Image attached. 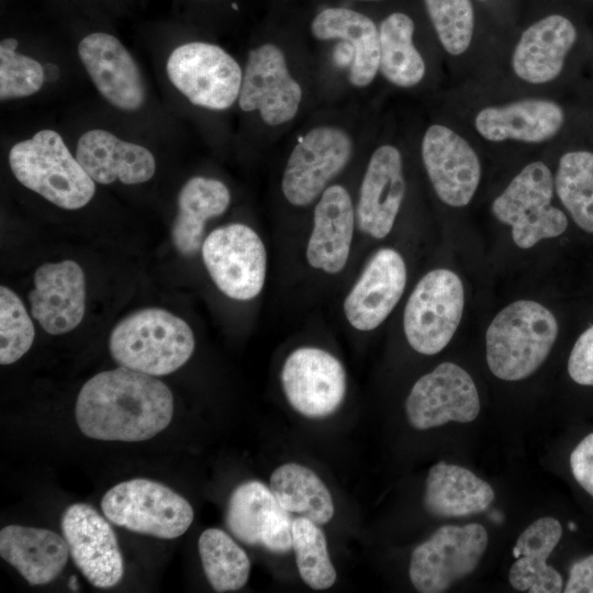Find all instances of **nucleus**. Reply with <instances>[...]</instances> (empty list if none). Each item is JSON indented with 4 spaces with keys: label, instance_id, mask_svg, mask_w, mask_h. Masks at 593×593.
Instances as JSON below:
<instances>
[{
    "label": "nucleus",
    "instance_id": "26",
    "mask_svg": "<svg viewBox=\"0 0 593 593\" xmlns=\"http://www.w3.org/2000/svg\"><path fill=\"white\" fill-rule=\"evenodd\" d=\"M68 545L58 534L20 525L0 532V556L14 567L30 585L52 582L65 568Z\"/></svg>",
    "mask_w": 593,
    "mask_h": 593
},
{
    "label": "nucleus",
    "instance_id": "40",
    "mask_svg": "<svg viewBox=\"0 0 593 593\" xmlns=\"http://www.w3.org/2000/svg\"><path fill=\"white\" fill-rule=\"evenodd\" d=\"M570 468L577 482L593 497V433L572 450Z\"/></svg>",
    "mask_w": 593,
    "mask_h": 593
},
{
    "label": "nucleus",
    "instance_id": "17",
    "mask_svg": "<svg viewBox=\"0 0 593 593\" xmlns=\"http://www.w3.org/2000/svg\"><path fill=\"white\" fill-rule=\"evenodd\" d=\"M422 159L444 203L461 208L472 200L480 183L481 164L462 136L445 125H430L423 136Z\"/></svg>",
    "mask_w": 593,
    "mask_h": 593
},
{
    "label": "nucleus",
    "instance_id": "2",
    "mask_svg": "<svg viewBox=\"0 0 593 593\" xmlns=\"http://www.w3.org/2000/svg\"><path fill=\"white\" fill-rule=\"evenodd\" d=\"M194 346L188 323L160 307H146L125 316L109 338L110 354L120 366L155 377L182 367Z\"/></svg>",
    "mask_w": 593,
    "mask_h": 593
},
{
    "label": "nucleus",
    "instance_id": "3",
    "mask_svg": "<svg viewBox=\"0 0 593 593\" xmlns=\"http://www.w3.org/2000/svg\"><path fill=\"white\" fill-rule=\"evenodd\" d=\"M558 336V322L546 306L518 300L500 311L486 335V362L505 381L533 374L548 357Z\"/></svg>",
    "mask_w": 593,
    "mask_h": 593
},
{
    "label": "nucleus",
    "instance_id": "12",
    "mask_svg": "<svg viewBox=\"0 0 593 593\" xmlns=\"http://www.w3.org/2000/svg\"><path fill=\"white\" fill-rule=\"evenodd\" d=\"M281 385L294 411L309 418H322L342 405L347 390L346 371L331 353L299 347L282 365Z\"/></svg>",
    "mask_w": 593,
    "mask_h": 593
},
{
    "label": "nucleus",
    "instance_id": "21",
    "mask_svg": "<svg viewBox=\"0 0 593 593\" xmlns=\"http://www.w3.org/2000/svg\"><path fill=\"white\" fill-rule=\"evenodd\" d=\"M405 192L402 156L392 145L371 155L365 171L356 209L359 230L377 239L392 230Z\"/></svg>",
    "mask_w": 593,
    "mask_h": 593
},
{
    "label": "nucleus",
    "instance_id": "28",
    "mask_svg": "<svg viewBox=\"0 0 593 593\" xmlns=\"http://www.w3.org/2000/svg\"><path fill=\"white\" fill-rule=\"evenodd\" d=\"M311 32L318 40L349 44L351 85L361 88L371 83L379 70L380 46L379 30L370 18L346 8H327L313 19Z\"/></svg>",
    "mask_w": 593,
    "mask_h": 593
},
{
    "label": "nucleus",
    "instance_id": "30",
    "mask_svg": "<svg viewBox=\"0 0 593 593\" xmlns=\"http://www.w3.org/2000/svg\"><path fill=\"white\" fill-rule=\"evenodd\" d=\"M231 202L227 187L220 180L195 176L178 194V213L171 227L176 250L186 257L202 247L205 223L223 214Z\"/></svg>",
    "mask_w": 593,
    "mask_h": 593
},
{
    "label": "nucleus",
    "instance_id": "24",
    "mask_svg": "<svg viewBox=\"0 0 593 593\" xmlns=\"http://www.w3.org/2000/svg\"><path fill=\"white\" fill-rule=\"evenodd\" d=\"M575 40L574 25L560 14L535 22L523 32L516 44L512 57L514 72L530 83H546L556 79Z\"/></svg>",
    "mask_w": 593,
    "mask_h": 593
},
{
    "label": "nucleus",
    "instance_id": "27",
    "mask_svg": "<svg viewBox=\"0 0 593 593\" xmlns=\"http://www.w3.org/2000/svg\"><path fill=\"white\" fill-rule=\"evenodd\" d=\"M562 536V526L553 517H540L519 535L513 548L516 558L508 572L511 585L519 592L559 593L561 574L547 559Z\"/></svg>",
    "mask_w": 593,
    "mask_h": 593
},
{
    "label": "nucleus",
    "instance_id": "39",
    "mask_svg": "<svg viewBox=\"0 0 593 593\" xmlns=\"http://www.w3.org/2000/svg\"><path fill=\"white\" fill-rule=\"evenodd\" d=\"M568 373L581 385H593V324L574 343L569 359Z\"/></svg>",
    "mask_w": 593,
    "mask_h": 593
},
{
    "label": "nucleus",
    "instance_id": "7",
    "mask_svg": "<svg viewBox=\"0 0 593 593\" xmlns=\"http://www.w3.org/2000/svg\"><path fill=\"white\" fill-rule=\"evenodd\" d=\"M465 291L461 279L449 269L427 272L412 291L403 314L410 346L423 355L441 351L462 317Z\"/></svg>",
    "mask_w": 593,
    "mask_h": 593
},
{
    "label": "nucleus",
    "instance_id": "25",
    "mask_svg": "<svg viewBox=\"0 0 593 593\" xmlns=\"http://www.w3.org/2000/svg\"><path fill=\"white\" fill-rule=\"evenodd\" d=\"M562 108L545 99H524L482 109L474 119L478 133L491 142L541 143L562 127Z\"/></svg>",
    "mask_w": 593,
    "mask_h": 593
},
{
    "label": "nucleus",
    "instance_id": "14",
    "mask_svg": "<svg viewBox=\"0 0 593 593\" xmlns=\"http://www.w3.org/2000/svg\"><path fill=\"white\" fill-rule=\"evenodd\" d=\"M60 525L74 563L92 585L109 589L120 583L123 557L105 516L89 504L75 503L64 511Z\"/></svg>",
    "mask_w": 593,
    "mask_h": 593
},
{
    "label": "nucleus",
    "instance_id": "37",
    "mask_svg": "<svg viewBox=\"0 0 593 593\" xmlns=\"http://www.w3.org/2000/svg\"><path fill=\"white\" fill-rule=\"evenodd\" d=\"M34 324L21 299L8 287H0V363L19 360L32 346Z\"/></svg>",
    "mask_w": 593,
    "mask_h": 593
},
{
    "label": "nucleus",
    "instance_id": "29",
    "mask_svg": "<svg viewBox=\"0 0 593 593\" xmlns=\"http://www.w3.org/2000/svg\"><path fill=\"white\" fill-rule=\"evenodd\" d=\"M494 496L492 486L469 469L439 461L428 471L423 503L435 517H463L484 512Z\"/></svg>",
    "mask_w": 593,
    "mask_h": 593
},
{
    "label": "nucleus",
    "instance_id": "41",
    "mask_svg": "<svg viewBox=\"0 0 593 593\" xmlns=\"http://www.w3.org/2000/svg\"><path fill=\"white\" fill-rule=\"evenodd\" d=\"M564 593H593V555L575 561L569 570Z\"/></svg>",
    "mask_w": 593,
    "mask_h": 593
},
{
    "label": "nucleus",
    "instance_id": "31",
    "mask_svg": "<svg viewBox=\"0 0 593 593\" xmlns=\"http://www.w3.org/2000/svg\"><path fill=\"white\" fill-rule=\"evenodd\" d=\"M269 488L289 513L299 514L320 526L334 516L331 492L320 477L303 465L289 462L278 467L270 477Z\"/></svg>",
    "mask_w": 593,
    "mask_h": 593
},
{
    "label": "nucleus",
    "instance_id": "33",
    "mask_svg": "<svg viewBox=\"0 0 593 593\" xmlns=\"http://www.w3.org/2000/svg\"><path fill=\"white\" fill-rule=\"evenodd\" d=\"M204 574L216 592H233L248 581L250 560L245 550L220 528H208L199 537Z\"/></svg>",
    "mask_w": 593,
    "mask_h": 593
},
{
    "label": "nucleus",
    "instance_id": "10",
    "mask_svg": "<svg viewBox=\"0 0 593 593\" xmlns=\"http://www.w3.org/2000/svg\"><path fill=\"white\" fill-rule=\"evenodd\" d=\"M204 266L219 290L237 301L256 298L267 272V251L249 226L232 223L213 230L201 247Z\"/></svg>",
    "mask_w": 593,
    "mask_h": 593
},
{
    "label": "nucleus",
    "instance_id": "34",
    "mask_svg": "<svg viewBox=\"0 0 593 593\" xmlns=\"http://www.w3.org/2000/svg\"><path fill=\"white\" fill-rule=\"evenodd\" d=\"M555 189L574 223L593 234V153L564 154L559 160Z\"/></svg>",
    "mask_w": 593,
    "mask_h": 593
},
{
    "label": "nucleus",
    "instance_id": "32",
    "mask_svg": "<svg viewBox=\"0 0 593 593\" xmlns=\"http://www.w3.org/2000/svg\"><path fill=\"white\" fill-rule=\"evenodd\" d=\"M414 22L402 12L388 15L379 27V70L391 83L410 88L423 79L425 61L413 43Z\"/></svg>",
    "mask_w": 593,
    "mask_h": 593
},
{
    "label": "nucleus",
    "instance_id": "36",
    "mask_svg": "<svg viewBox=\"0 0 593 593\" xmlns=\"http://www.w3.org/2000/svg\"><path fill=\"white\" fill-rule=\"evenodd\" d=\"M428 16L451 55L465 53L472 40L474 13L470 0H424Z\"/></svg>",
    "mask_w": 593,
    "mask_h": 593
},
{
    "label": "nucleus",
    "instance_id": "20",
    "mask_svg": "<svg viewBox=\"0 0 593 593\" xmlns=\"http://www.w3.org/2000/svg\"><path fill=\"white\" fill-rule=\"evenodd\" d=\"M29 293L31 314L51 335L75 329L86 311V279L74 260L46 262L38 267Z\"/></svg>",
    "mask_w": 593,
    "mask_h": 593
},
{
    "label": "nucleus",
    "instance_id": "9",
    "mask_svg": "<svg viewBox=\"0 0 593 593\" xmlns=\"http://www.w3.org/2000/svg\"><path fill=\"white\" fill-rule=\"evenodd\" d=\"M166 71L170 82L194 105L226 110L238 99L242 69L217 45L190 42L176 47Z\"/></svg>",
    "mask_w": 593,
    "mask_h": 593
},
{
    "label": "nucleus",
    "instance_id": "1",
    "mask_svg": "<svg viewBox=\"0 0 593 593\" xmlns=\"http://www.w3.org/2000/svg\"><path fill=\"white\" fill-rule=\"evenodd\" d=\"M172 413L174 396L163 381L122 366L90 378L75 409L83 435L119 441L156 436L170 424Z\"/></svg>",
    "mask_w": 593,
    "mask_h": 593
},
{
    "label": "nucleus",
    "instance_id": "23",
    "mask_svg": "<svg viewBox=\"0 0 593 593\" xmlns=\"http://www.w3.org/2000/svg\"><path fill=\"white\" fill-rule=\"evenodd\" d=\"M76 158L94 182L124 184L148 181L155 174L154 155L144 146L130 143L114 134L94 128L80 136Z\"/></svg>",
    "mask_w": 593,
    "mask_h": 593
},
{
    "label": "nucleus",
    "instance_id": "42",
    "mask_svg": "<svg viewBox=\"0 0 593 593\" xmlns=\"http://www.w3.org/2000/svg\"><path fill=\"white\" fill-rule=\"evenodd\" d=\"M76 583H77V579L74 578V577H71V579H70V586H71L72 590L77 589Z\"/></svg>",
    "mask_w": 593,
    "mask_h": 593
},
{
    "label": "nucleus",
    "instance_id": "38",
    "mask_svg": "<svg viewBox=\"0 0 593 593\" xmlns=\"http://www.w3.org/2000/svg\"><path fill=\"white\" fill-rule=\"evenodd\" d=\"M18 41L5 38L0 43V99H20L41 90L45 69L34 58L18 53Z\"/></svg>",
    "mask_w": 593,
    "mask_h": 593
},
{
    "label": "nucleus",
    "instance_id": "6",
    "mask_svg": "<svg viewBox=\"0 0 593 593\" xmlns=\"http://www.w3.org/2000/svg\"><path fill=\"white\" fill-rule=\"evenodd\" d=\"M553 188L555 180L548 166L533 161L493 201V215L512 227L513 240L519 248L528 249L566 232V214L551 205Z\"/></svg>",
    "mask_w": 593,
    "mask_h": 593
},
{
    "label": "nucleus",
    "instance_id": "5",
    "mask_svg": "<svg viewBox=\"0 0 593 593\" xmlns=\"http://www.w3.org/2000/svg\"><path fill=\"white\" fill-rule=\"evenodd\" d=\"M100 505L112 524L161 539L183 535L194 517L183 496L163 483L143 478L118 483L103 495Z\"/></svg>",
    "mask_w": 593,
    "mask_h": 593
},
{
    "label": "nucleus",
    "instance_id": "16",
    "mask_svg": "<svg viewBox=\"0 0 593 593\" xmlns=\"http://www.w3.org/2000/svg\"><path fill=\"white\" fill-rule=\"evenodd\" d=\"M291 513L278 503L270 488L258 480L237 485L227 503L225 523L239 541L273 553L292 549Z\"/></svg>",
    "mask_w": 593,
    "mask_h": 593
},
{
    "label": "nucleus",
    "instance_id": "11",
    "mask_svg": "<svg viewBox=\"0 0 593 593\" xmlns=\"http://www.w3.org/2000/svg\"><path fill=\"white\" fill-rule=\"evenodd\" d=\"M350 136L335 126L309 131L292 149L282 175L281 189L289 203L305 206L327 188L348 164Z\"/></svg>",
    "mask_w": 593,
    "mask_h": 593
},
{
    "label": "nucleus",
    "instance_id": "8",
    "mask_svg": "<svg viewBox=\"0 0 593 593\" xmlns=\"http://www.w3.org/2000/svg\"><path fill=\"white\" fill-rule=\"evenodd\" d=\"M488 532L477 523L445 525L411 555L409 575L421 593H440L472 573L488 547Z\"/></svg>",
    "mask_w": 593,
    "mask_h": 593
},
{
    "label": "nucleus",
    "instance_id": "4",
    "mask_svg": "<svg viewBox=\"0 0 593 593\" xmlns=\"http://www.w3.org/2000/svg\"><path fill=\"white\" fill-rule=\"evenodd\" d=\"M9 165L21 184L61 209H80L94 195V181L53 130L14 144Z\"/></svg>",
    "mask_w": 593,
    "mask_h": 593
},
{
    "label": "nucleus",
    "instance_id": "19",
    "mask_svg": "<svg viewBox=\"0 0 593 593\" xmlns=\"http://www.w3.org/2000/svg\"><path fill=\"white\" fill-rule=\"evenodd\" d=\"M406 284V266L393 248H381L367 262L344 301V313L356 329L381 325L400 301Z\"/></svg>",
    "mask_w": 593,
    "mask_h": 593
},
{
    "label": "nucleus",
    "instance_id": "15",
    "mask_svg": "<svg viewBox=\"0 0 593 593\" xmlns=\"http://www.w3.org/2000/svg\"><path fill=\"white\" fill-rule=\"evenodd\" d=\"M301 99L280 47L267 43L249 52L237 99L243 111L257 110L266 124L281 125L295 116Z\"/></svg>",
    "mask_w": 593,
    "mask_h": 593
},
{
    "label": "nucleus",
    "instance_id": "18",
    "mask_svg": "<svg viewBox=\"0 0 593 593\" xmlns=\"http://www.w3.org/2000/svg\"><path fill=\"white\" fill-rule=\"evenodd\" d=\"M78 55L97 90L109 103L124 111L143 107L146 92L141 70L115 36L91 33L80 41Z\"/></svg>",
    "mask_w": 593,
    "mask_h": 593
},
{
    "label": "nucleus",
    "instance_id": "35",
    "mask_svg": "<svg viewBox=\"0 0 593 593\" xmlns=\"http://www.w3.org/2000/svg\"><path fill=\"white\" fill-rule=\"evenodd\" d=\"M311 519L299 516L292 524V549L301 579L314 590L334 585L337 574L329 558L323 530Z\"/></svg>",
    "mask_w": 593,
    "mask_h": 593
},
{
    "label": "nucleus",
    "instance_id": "22",
    "mask_svg": "<svg viewBox=\"0 0 593 593\" xmlns=\"http://www.w3.org/2000/svg\"><path fill=\"white\" fill-rule=\"evenodd\" d=\"M355 222L348 191L339 184L327 187L314 208L305 253L309 265L329 275L340 272L349 257Z\"/></svg>",
    "mask_w": 593,
    "mask_h": 593
},
{
    "label": "nucleus",
    "instance_id": "13",
    "mask_svg": "<svg viewBox=\"0 0 593 593\" xmlns=\"http://www.w3.org/2000/svg\"><path fill=\"white\" fill-rule=\"evenodd\" d=\"M480 406L471 376L446 361L414 383L405 401V413L410 425L423 430L449 422H472Z\"/></svg>",
    "mask_w": 593,
    "mask_h": 593
}]
</instances>
